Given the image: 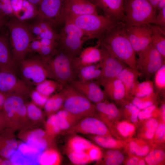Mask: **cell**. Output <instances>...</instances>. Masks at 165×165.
<instances>
[{
	"label": "cell",
	"mask_w": 165,
	"mask_h": 165,
	"mask_svg": "<svg viewBox=\"0 0 165 165\" xmlns=\"http://www.w3.org/2000/svg\"><path fill=\"white\" fill-rule=\"evenodd\" d=\"M98 42L111 55L136 70V52L127 37L124 22H119L106 32Z\"/></svg>",
	"instance_id": "1"
},
{
	"label": "cell",
	"mask_w": 165,
	"mask_h": 165,
	"mask_svg": "<svg viewBox=\"0 0 165 165\" xmlns=\"http://www.w3.org/2000/svg\"><path fill=\"white\" fill-rule=\"evenodd\" d=\"M65 19L72 22L84 33L87 39H99L107 31L120 22L98 14L76 15L64 13Z\"/></svg>",
	"instance_id": "2"
},
{
	"label": "cell",
	"mask_w": 165,
	"mask_h": 165,
	"mask_svg": "<svg viewBox=\"0 0 165 165\" xmlns=\"http://www.w3.org/2000/svg\"><path fill=\"white\" fill-rule=\"evenodd\" d=\"M47 73L48 77L64 86L76 76L72 66L73 59L57 49L53 54L40 59Z\"/></svg>",
	"instance_id": "3"
},
{
	"label": "cell",
	"mask_w": 165,
	"mask_h": 165,
	"mask_svg": "<svg viewBox=\"0 0 165 165\" xmlns=\"http://www.w3.org/2000/svg\"><path fill=\"white\" fill-rule=\"evenodd\" d=\"M6 25L10 34L11 52L15 62L25 58L31 42L35 38L28 26L15 17H10Z\"/></svg>",
	"instance_id": "4"
},
{
	"label": "cell",
	"mask_w": 165,
	"mask_h": 165,
	"mask_svg": "<svg viewBox=\"0 0 165 165\" xmlns=\"http://www.w3.org/2000/svg\"><path fill=\"white\" fill-rule=\"evenodd\" d=\"M86 40L84 34L79 28L65 19L64 26L58 33L57 40L58 50L73 60L79 55Z\"/></svg>",
	"instance_id": "5"
},
{
	"label": "cell",
	"mask_w": 165,
	"mask_h": 165,
	"mask_svg": "<svg viewBox=\"0 0 165 165\" xmlns=\"http://www.w3.org/2000/svg\"><path fill=\"white\" fill-rule=\"evenodd\" d=\"M24 98L18 96L7 97L2 110L7 128L15 131L31 127Z\"/></svg>",
	"instance_id": "6"
},
{
	"label": "cell",
	"mask_w": 165,
	"mask_h": 165,
	"mask_svg": "<svg viewBox=\"0 0 165 165\" xmlns=\"http://www.w3.org/2000/svg\"><path fill=\"white\" fill-rule=\"evenodd\" d=\"M123 4L126 26L155 24L156 10L148 0H123Z\"/></svg>",
	"instance_id": "7"
},
{
	"label": "cell",
	"mask_w": 165,
	"mask_h": 165,
	"mask_svg": "<svg viewBox=\"0 0 165 165\" xmlns=\"http://www.w3.org/2000/svg\"><path fill=\"white\" fill-rule=\"evenodd\" d=\"M61 90L64 96L62 108L80 119L87 116L96 117L97 112L94 104L70 84L65 85Z\"/></svg>",
	"instance_id": "8"
},
{
	"label": "cell",
	"mask_w": 165,
	"mask_h": 165,
	"mask_svg": "<svg viewBox=\"0 0 165 165\" xmlns=\"http://www.w3.org/2000/svg\"><path fill=\"white\" fill-rule=\"evenodd\" d=\"M136 70L143 75L146 80H150L157 71L165 64L164 59L151 42L138 53Z\"/></svg>",
	"instance_id": "9"
},
{
	"label": "cell",
	"mask_w": 165,
	"mask_h": 165,
	"mask_svg": "<svg viewBox=\"0 0 165 165\" xmlns=\"http://www.w3.org/2000/svg\"><path fill=\"white\" fill-rule=\"evenodd\" d=\"M19 63L23 81L28 85L36 86L48 78L40 59L24 58Z\"/></svg>",
	"instance_id": "10"
},
{
	"label": "cell",
	"mask_w": 165,
	"mask_h": 165,
	"mask_svg": "<svg viewBox=\"0 0 165 165\" xmlns=\"http://www.w3.org/2000/svg\"><path fill=\"white\" fill-rule=\"evenodd\" d=\"M64 0H42L38 9L37 20L48 21L53 24L64 23Z\"/></svg>",
	"instance_id": "11"
},
{
	"label": "cell",
	"mask_w": 165,
	"mask_h": 165,
	"mask_svg": "<svg viewBox=\"0 0 165 165\" xmlns=\"http://www.w3.org/2000/svg\"><path fill=\"white\" fill-rule=\"evenodd\" d=\"M68 133L112 136L107 125L101 119L95 116H87L81 119L71 128Z\"/></svg>",
	"instance_id": "12"
},
{
	"label": "cell",
	"mask_w": 165,
	"mask_h": 165,
	"mask_svg": "<svg viewBox=\"0 0 165 165\" xmlns=\"http://www.w3.org/2000/svg\"><path fill=\"white\" fill-rule=\"evenodd\" d=\"M29 86L15 74L0 71V92L7 97L18 96L23 98L30 94Z\"/></svg>",
	"instance_id": "13"
},
{
	"label": "cell",
	"mask_w": 165,
	"mask_h": 165,
	"mask_svg": "<svg viewBox=\"0 0 165 165\" xmlns=\"http://www.w3.org/2000/svg\"><path fill=\"white\" fill-rule=\"evenodd\" d=\"M19 138L25 143L41 152L50 147H55L54 138L48 135L45 130L28 128L20 131Z\"/></svg>",
	"instance_id": "14"
},
{
	"label": "cell",
	"mask_w": 165,
	"mask_h": 165,
	"mask_svg": "<svg viewBox=\"0 0 165 165\" xmlns=\"http://www.w3.org/2000/svg\"><path fill=\"white\" fill-rule=\"evenodd\" d=\"M126 28L128 38L136 53L144 49L152 42L151 24L126 25Z\"/></svg>",
	"instance_id": "15"
},
{
	"label": "cell",
	"mask_w": 165,
	"mask_h": 165,
	"mask_svg": "<svg viewBox=\"0 0 165 165\" xmlns=\"http://www.w3.org/2000/svg\"><path fill=\"white\" fill-rule=\"evenodd\" d=\"M102 58L100 61L101 72L97 82L101 85L107 81L116 77L127 65L110 54L101 46Z\"/></svg>",
	"instance_id": "16"
},
{
	"label": "cell",
	"mask_w": 165,
	"mask_h": 165,
	"mask_svg": "<svg viewBox=\"0 0 165 165\" xmlns=\"http://www.w3.org/2000/svg\"><path fill=\"white\" fill-rule=\"evenodd\" d=\"M68 84L94 104L105 100L106 97L97 81L84 82L75 80Z\"/></svg>",
	"instance_id": "17"
},
{
	"label": "cell",
	"mask_w": 165,
	"mask_h": 165,
	"mask_svg": "<svg viewBox=\"0 0 165 165\" xmlns=\"http://www.w3.org/2000/svg\"><path fill=\"white\" fill-rule=\"evenodd\" d=\"M100 46L98 42L96 46L82 50L79 55L73 60L72 66L75 74L76 71L80 68L97 63L101 61L102 53Z\"/></svg>",
	"instance_id": "18"
},
{
	"label": "cell",
	"mask_w": 165,
	"mask_h": 165,
	"mask_svg": "<svg viewBox=\"0 0 165 165\" xmlns=\"http://www.w3.org/2000/svg\"><path fill=\"white\" fill-rule=\"evenodd\" d=\"M97 7L105 16L116 21L124 23L125 15L123 0H94Z\"/></svg>",
	"instance_id": "19"
},
{
	"label": "cell",
	"mask_w": 165,
	"mask_h": 165,
	"mask_svg": "<svg viewBox=\"0 0 165 165\" xmlns=\"http://www.w3.org/2000/svg\"><path fill=\"white\" fill-rule=\"evenodd\" d=\"M106 97L123 105L130 101L127 98L124 86L117 77L111 79L101 85Z\"/></svg>",
	"instance_id": "20"
},
{
	"label": "cell",
	"mask_w": 165,
	"mask_h": 165,
	"mask_svg": "<svg viewBox=\"0 0 165 165\" xmlns=\"http://www.w3.org/2000/svg\"><path fill=\"white\" fill-rule=\"evenodd\" d=\"M15 63L13 57L7 36L6 35H0V71L15 74Z\"/></svg>",
	"instance_id": "21"
},
{
	"label": "cell",
	"mask_w": 165,
	"mask_h": 165,
	"mask_svg": "<svg viewBox=\"0 0 165 165\" xmlns=\"http://www.w3.org/2000/svg\"><path fill=\"white\" fill-rule=\"evenodd\" d=\"M64 13L79 15L98 14L95 4L88 0H64Z\"/></svg>",
	"instance_id": "22"
},
{
	"label": "cell",
	"mask_w": 165,
	"mask_h": 165,
	"mask_svg": "<svg viewBox=\"0 0 165 165\" xmlns=\"http://www.w3.org/2000/svg\"><path fill=\"white\" fill-rule=\"evenodd\" d=\"M97 112V117L107 125L116 120L122 113L115 104L105 100L94 104Z\"/></svg>",
	"instance_id": "23"
},
{
	"label": "cell",
	"mask_w": 165,
	"mask_h": 165,
	"mask_svg": "<svg viewBox=\"0 0 165 165\" xmlns=\"http://www.w3.org/2000/svg\"><path fill=\"white\" fill-rule=\"evenodd\" d=\"M112 135L118 139L127 140L134 134L136 131L135 124L127 120L114 121L108 126Z\"/></svg>",
	"instance_id": "24"
},
{
	"label": "cell",
	"mask_w": 165,
	"mask_h": 165,
	"mask_svg": "<svg viewBox=\"0 0 165 165\" xmlns=\"http://www.w3.org/2000/svg\"><path fill=\"white\" fill-rule=\"evenodd\" d=\"M124 147L128 155L144 157L152 149V145L147 141L140 138L132 137L127 140Z\"/></svg>",
	"instance_id": "25"
},
{
	"label": "cell",
	"mask_w": 165,
	"mask_h": 165,
	"mask_svg": "<svg viewBox=\"0 0 165 165\" xmlns=\"http://www.w3.org/2000/svg\"><path fill=\"white\" fill-rule=\"evenodd\" d=\"M141 75L137 70L127 66L116 77L123 84L127 97L130 101L132 98L131 91L133 85L137 81L138 76Z\"/></svg>",
	"instance_id": "26"
},
{
	"label": "cell",
	"mask_w": 165,
	"mask_h": 165,
	"mask_svg": "<svg viewBox=\"0 0 165 165\" xmlns=\"http://www.w3.org/2000/svg\"><path fill=\"white\" fill-rule=\"evenodd\" d=\"M101 72L100 61L97 63L82 67L75 72L76 77L82 82L92 81L97 80Z\"/></svg>",
	"instance_id": "27"
},
{
	"label": "cell",
	"mask_w": 165,
	"mask_h": 165,
	"mask_svg": "<svg viewBox=\"0 0 165 165\" xmlns=\"http://www.w3.org/2000/svg\"><path fill=\"white\" fill-rule=\"evenodd\" d=\"M90 140L99 146L108 149H119L124 148L127 141L115 139L112 136L88 135Z\"/></svg>",
	"instance_id": "28"
},
{
	"label": "cell",
	"mask_w": 165,
	"mask_h": 165,
	"mask_svg": "<svg viewBox=\"0 0 165 165\" xmlns=\"http://www.w3.org/2000/svg\"><path fill=\"white\" fill-rule=\"evenodd\" d=\"M64 100V96L61 90L50 96L43 107L45 113L47 116L56 113L62 109Z\"/></svg>",
	"instance_id": "29"
},
{
	"label": "cell",
	"mask_w": 165,
	"mask_h": 165,
	"mask_svg": "<svg viewBox=\"0 0 165 165\" xmlns=\"http://www.w3.org/2000/svg\"><path fill=\"white\" fill-rule=\"evenodd\" d=\"M61 133L69 132L71 128L80 119L66 110L62 108L56 113Z\"/></svg>",
	"instance_id": "30"
},
{
	"label": "cell",
	"mask_w": 165,
	"mask_h": 165,
	"mask_svg": "<svg viewBox=\"0 0 165 165\" xmlns=\"http://www.w3.org/2000/svg\"><path fill=\"white\" fill-rule=\"evenodd\" d=\"M61 161V155L56 148L50 147L41 152L38 163L41 165H58Z\"/></svg>",
	"instance_id": "31"
},
{
	"label": "cell",
	"mask_w": 165,
	"mask_h": 165,
	"mask_svg": "<svg viewBox=\"0 0 165 165\" xmlns=\"http://www.w3.org/2000/svg\"><path fill=\"white\" fill-rule=\"evenodd\" d=\"M152 43L156 49L165 58V30L156 25H151Z\"/></svg>",
	"instance_id": "32"
},
{
	"label": "cell",
	"mask_w": 165,
	"mask_h": 165,
	"mask_svg": "<svg viewBox=\"0 0 165 165\" xmlns=\"http://www.w3.org/2000/svg\"><path fill=\"white\" fill-rule=\"evenodd\" d=\"M159 124L155 118L151 117L145 120L139 133V138L148 141L152 144L154 133Z\"/></svg>",
	"instance_id": "33"
},
{
	"label": "cell",
	"mask_w": 165,
	"mask_h": 165,
	"mask_svg": "<svg viewBox=\"0 0 165 165\" xmlns=\"http://www.w3.org/2000/svg\"><path fill=\"white\" fill-rule=\"evenodd\" d=\"M154 92L153 82L150 80H146L140 82L137 81L133 85L131 95L137 97H143L148 96Z\"/></svg>",
	"instance_id": "34"
},
{
	"label": "cell",
	"mask_w": 165,
	"mask_h": 165,
	"mask_svg": "<svg viewBox=\"0 0 165 165\" xmlns=\"http://www.w3.org/2000/svg\"><path fill=\"white\" fill-rule=\"evenodd\" d=\"M94 144L90 141L78 135H73L68 140L65 151H85Z\"/></svg>",
	"instance_id": "35"
},
{
	"label": "cell",
	"mask_w": 165,
	"mask_h": 165,
	"mask_svg": "<svg viewBox=\"0 0 165 165\" xmlns=\"http://www.w3.org/2000/svg\"><path fill=\"white\" fill-rule=\"evenodd\" d=\"M64 86L55 80L46 79L36 85L35 89L42 94L50 97L53 93L61 91Z\"/></svg>",
	"instance_id": "36"
},
{
	"label": "cell",
	"mask_w": 165,
	"mask_h": 165,
	"mask_svg": "<svg viewBox=\"0 0 165 165\" xmlns=\"http://www.w3.org/2000/svg\"><path fill=\"white\" fill-rule=\"evenodd\" d=\"M26 106L27 115L32 126L43 122L44 115L41 108L31 101L26 104Z\"/></svg>",
	"instance_id": "37"
},
{
	"label": "cell",
	"mask_w": 165,
	"mask_h": 165,
	"mask_svg": "<svg viewBox=\"0 0 165 165\" xmlns=\"http://www.w3.org/2000/svg\"><path fill=\"white\" fill-rule=\"evenodd\" d=\"M165 158V152L161 148L152 145L148 153L144 157L146 164L156 165L163 163Z\"/></svg>",
	"instance_id": "38"
},
{
	"label": "cell",
	"mask_w": 165,
	"mask_h": 165,
	"mask_svg": "<svg viewBox=\"0 0 165 165\" xmlns=\"http://www.w3.org/2000/svg\"><path fill=\"white\" fill-rule=\"evenodd\" d=\"M103 163L107 165H119L125 160L123 154L118 149H109L104 153Z\"/></svg>",
	"instance_id": "39"
},
{
	"label": "cell",
	"mask_w": 165,
	"mask_h": 165,
	"mask_svg": "<svg viewBox=\"0 0 165 165\" xmlns=\"http://www.w3.org/2000/svg\"><path fill=\"white\" fill-rule=\"evenodd\" d=\"M47 117L45 123V130L48 135L55 138L61 133L58 117L56 113Z\"/></svg>",
	"instance_id": "40"
},
{
	"label": "cell",
	"mask_w": 165,
	"mask_h": 165,
	"mask_svg": "<svg viewBox=\"0 0 165 165\" xmlns=\"http://www.w3.org/2000/svg\"><path fill=\"white\" fill-rule=\"evenodd\" d=\"M66 152L70 160L75 165H85L91 162L85 151L69 150Z\"/></svg>",
	"instance_id": "41"
},
{
	"label": "cell",
	"mask_w": 165,
	"mask_h": 165,
	"mask_svg": "<svg viewBox=\"0 0 165 165\" xmlns=\"http://www.w3.org/2000/svg\"><path fill=\"white\" fill-rule=\"evenodd\" d=\"M156 97V94L154 92L151 94L143 97H133L131 100V102L141 110L155 105Z\"/></svg>",
	"instance_id": "42"
},
{
	"label": "cell",
	"mask_w": 165,
	"mask_h": 165,
	"mask_svg": "<svg viewBox=\"0 0 165 165\" xmlns=\"http://www.w3.org/2000/svg\"><path fill=\"white\" fill-rule=\"evenodd\" d=\"M160 109L156 107V105H153L141 110L138 115V119L143 121L151 117L155 118L159 116Z\"/></svg>",
	"instance_id": "43"
},
{
	"label": "cell",
	"mask_w": 165,
	"mask_h": 165,
	"mask_svg": "<svg viewBox=\"0 0 165 165\" xmlns=\"http://www.w3.org/2000/svg\"><path fill=\"white\" fill-rule=\"evenodd\" d=\"M158 126L156 130L152 139V145H157L165 141V121L160 119Z\"/></svg>",
	"instance_id": "44"
},
{
	"label": "cell",
	"mask_w": 165,
	"mask_h": 165,
	"mask_svg": "<svg viewBox=\"0 0 165 165\" xmlns=\"http://www.w3.org/2000/svg\"><path fill=\"white\" fill-rule=\"evenodd\" d=\"M154 83L159 90H165V65L163 64L155 74Z\"/></svg>",
	"instance_id": "45"
},
{
	"label": "cell",
	"mask_w": 165,
	"mask_h": 165,
	"mask_svg": "<svg viewBox=\"0 0 165 165\" xmlns=\"http://www.w3.org/2000/svg\"><path fill=\"white\" fill-rule=\"evenodd\" d=\"M29 95L31 101L41 108H43L46 101L50 97L42 94L35 89L31 91Z\"/></svg>",
	"instance_id": "46"
},
{
	"label": "cell",
	"mask_w": 165,
	"mask_h": 165,
	"mask_svg": "<svg viewBox=\"0 0 165 165\" xmlns=\"http://www.w3.org/2000/svg\"><path fill=\"white\" fill-rule=\"evenodd\" d=\"M91 162L100 161L103 156V153L100 148L94 144L86 151Z\"/></svg>",
	"instance_id": "47"
},
{
	"label": "cell",
	"mask_w": 165,
	"mask_h": 165,
	"mask_svg": "<svg viewBox=\"0 0 165 165\" xmlns=\"http://www.w3.org/2000/svg\"><path fill=\"white\" fill-rule=\"evenodd\" d=\"M123 105L124 107L122 113L129 119L137 116L140 110L130 101Z\"/></svg>",
	"instance_id": "48"
},
{
	"label": "cell",
	"mask_w": 165,
	"mask_h": 165,
	"mask_svg": "<svg viewBox=\"0 0 165 165\" xmlns=\"http://www.w3.org/2000/svg\"><path fill=\"white\" fill-rule=\"evenodd\" d=\"M0 14L9 16H14L10 0H0Z\"/></svg>",
	"instance_id": "49"
},
{
	"label": "cell",
	"mask_w": 165,
	"mask_h": 165,
	"mask_svg": "<svg viewBox=\"0 0 165 165\" xmlns=\"http://www.w3.org/2000/svg\"><path fill=\"white\" fill-rule=\"evenodd\" d=\"M158 11L156 16L155 24L165 30V6Z\"/></svg>",
	"instance_id": "50"
},
{
	"label": "cell",
	"mask_w": 165,
	"mask_h": 165,
	"mask_svg": "<svg viewBox=\"0 0 165 165\" xmlns=\"http://www.w3.org/2000/svg\"><path fill=\"white\" fill-rule=\"evenodd\" d=\"M58 36L57 33L53 29L42 31L36 38L39 40L41 38H46L57 41Z\"/></svg>",
	"instance_id": "51"
},
{
	"label": "cell",
	"mask_w": 165,
	"mask_h": 165,
	"mask_svg": "<svg viewBox=\"0 0 165 165\" xmlns=\"http://www.w3.org/2000/svg\"><path fill=\"white\" fill-rule=\"evenodd\" d=\"M57 47L42 46L38 52L42 57H46L53 54L56 51Z\"/></svg>",
	"instance_id": "52"
},
{
	"label": "cell",
	"mask_w": 165,
	"mask_h": 165,
	"mask_svg": "<svg viewBox=\"0 0 165 165\" xmlns=\"http://www.w3.org/2000/svg\"><path fill=\"white\" fill-rule=\"evenodd\" d=\"M35 22L42 29V31L53 29V24L48 21L37 20Z\"/></svg>",
	"instance_id": "53"
},
{
	"label": "cell",
	"mask_w": 165,
	"mask_h": 165,
	"mask_svg": "<svg viewBox=\"0 0 165 165\" xmlns=\"http://www.w3.org/2000/svg\"><path fill=\"white\" fill-rule=\"evenodd\" d=\"M128 157L124 160L123 163L127 165H138L141 159L143 157L135 155H129Z\"/></svg>",
	"instance_id": "54"
},
{
	"label": "cell",
	"mask_w": 165,
	"mask_h": 165,
	"mask_svg": "<svg viewBox=\"0 0 165 165\" xmlns=\"http://www.w3.org/2000/svg\"><path fill=\"white\" fill-rule=\"evenodd\" d=\"M28 27L32 35L36 37L38 36L42 32V29L36 22L29 25Z\"/></svg>",
	"instance_id": "55"
},
{
	"label": "cell",
	"mask_w": 165,
	"mask_h": 165,
	"mask_svg": "<svg viewBox=\"0 0 165 165\" xmlns=\"http://www.w3.org/2000/svg\"><path fill=\"white\" fill-rule=\"evenodd\" d=\"M42 46L40 41L35 38L30 43L29 50L38 53Z\"/></svg>",
	"instance_id": "56"
},
{
	"label": "cell",
	"mask_w": 165,
	"mask_h": 165,
	"mask_svg": "<svg viewBox=\"0 0 165 165\" xmlns=\"http://www.w3.org/2000/svg\"><path fill=\"white\" fill-rule=\"evenodd\" d=\"M39 40L42 46L57 47V42L56 40L46 38H41Z\"/></svg>",
	"instance_id": "57"
},
{
	"label": "cell",
	"mask_w": 165,
	"mask_h": 165,
	"mask_svg": "<svg viewBox=\"0 0 165 165\" xmlns=\"http://www.w3.org/2000/svg\"><path fill=\"white\" fill-rule=\"evenodd\" d=\"M6 128L4 116L2 110L0 111V131Z\"/></svg>",
	"instance_id": "58"
},
{
	"label": "cell",
	"mask_w": 165,
	"mask_h": 165,
	"mask_svg": "<svg viewBox=\"0 0 165 165\" xmlns=\"http://www.w3.org/2000/svg\"><path fill=\"white\" fill-rule=\"evenodd\" d=\"M7 96L0 92V111L2 110L4 104Z\"/></svg>",
	"instance_id": "59"
},
{
	"label": "cell",
	"mask_w": 165,
	"mask_h": 165,
	"mask_svg": "<svg viewBox=\"0 0 165 165\" xmlns=\"http://www.w3.org/2000/svg\"><path fill=\"white\" fill-rule=\"evenodd\" d=\"M7 16H6L0 14V31L7 22Z\"/></svg>",
	"instance_id": "60"
},
{
	"label": "cell",
	"mask_w": 165,
	"mask_h": 165,
	"mask_svg": "<svg viewBox=\"0 0 165 165\" xmlns=\"http://www.w3.org/2000/svg\"><path fill=\"white\" fill-rule=\"evenodd\" d=\"M165 6V0H159L157 5L156 10H159Z\"/></svg>",
	"instance_id": "61"
},
{
	"label": "cell",
	"mask_w": 165,
	"mask_h": 165,
	"mask_svg": "<svg viewBox=\"0 0 165 165\" xmlns=\"http://www.w3.org/2000/svg\"><path fill=\"white\" fill-rule=\"evenodd\" d=\"M148 1L153 8L156 10V6L159 0H148Z\"/></svg>",
	"instance_id": "62"
},
{
	"label": "cell",
	"mask_w": 165,
	"mask_h": 165,
	"mask_svg": "<svg viewBox=\"0 0 165 165\" xmlns=\"http://www.w3.org/2000/svg\"><path fill=\"white\" fill-rule=\"evenodd\" d=\"M33 5L37 6L38 5L42 0H27Z\"/></svg>",
	"instance_id": "63"
},
{
	"label": "cell",
	"mask_w": 165,
	"mask_h": 165,
	"mask_svg": "<svg viewBox=\"0 0 165 165\" xmlns=\"http://www.w3.org/2000/svg\"><path fill=\"white\" fill-rule=\"evenodd\" d=\"M88 0L90 1V2H92V3L95 4L94 0Z\"/></svg>",
	"instance_id": "64"
}]
</instances>
